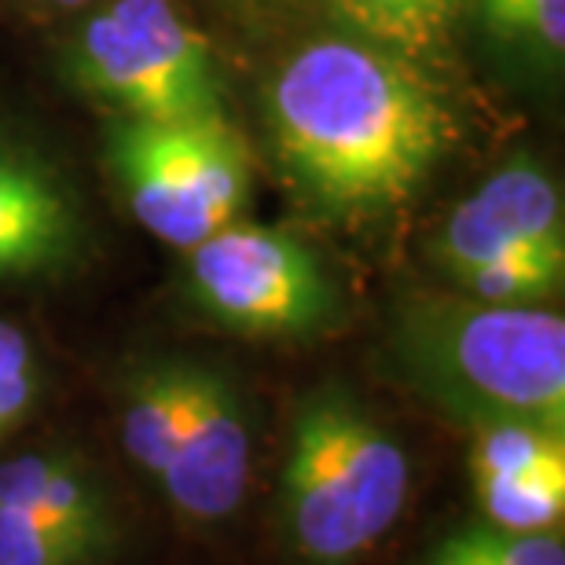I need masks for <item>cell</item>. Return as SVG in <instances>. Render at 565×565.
<instances>
[{"instance_id": "15", "label": "cell", "mask_w": 565, "mask_h": 565, "mask_svg": "<svg viewBox=\"0 0 565 565\" xmlns=\"http://www.w3.org/2000/svg\"><path fill=\"white\" fill-rule=\"evenodd\" d=\"M481 26L511 52L536 60L544 71L565 52V0H478Z\"/></svg>"}, {"instance_id": "2", "label": "cell", "mask_w": 565, "mask_h": 565, "mask_svg": "<svg viewBox=\"0 0 565 565\" xmlns=\"http://www.w3.org/2000/svg\"><path fill=\"white\" fill-rule=\"evenodd\" d=\"M404 379L459 419L565 429V320L540 305L415 298L393 320Z\"/></svg>"}, {"instance_id": "6", "label": "cell", "mask_w": 565, "mask_h": 565, "mask_svg": "<svg viewBox=\"0 0 565 565\" xmlns=\"http://www.w3.org/2000/svg\"><path fill=\"white\" fill-rule=\"evenodd\" d=\"M188 287L213 320L257 338L312 334L334 312V282L301 239L232 221L188 250Z\"/></svg>"}, {"instance_id": "5", "label": "cell", "mask_w": 565, "mask_h": 565, "mask_svg": "<svg viewBox=\"0 0 565 565\" xmlns=\"http://www.w3.org/2000/svg\"><path fill=\"white\" fill-rule=\"evenodd\" d=\"M66 66L115 118H224L217 55L173 0H107L77 30Z\"/></svg>"}, {"instance_id": "14", "label": "cell", "mask_w": 565, "mask_h": 565, "mask_svg": "<svg viewBox=\"0 0 565 565\" xmlns=\"http://www.w3.org/2000/svg\"><path fill=\"white\" fill-rule=\"evenodd\" d=\"M565 276V254L547 250H522L462 268L451 282L473 301L489 305H540L555 298Z\"/></svg>"}, {"instance_id": "13", "label": "cell", "mask_w": 565, "mask_h": 565, "mask_svg": "<svg viewBox=\"0 0 565 565\" xmlns=\"http://www.w3.org/2000/svg\"><path fill=\"white\" fill-rule=\"evenodd\" d=\"M184 375L188 364L147 367L126 390L121 408V445L147 473L162 478L173 459L180 423H184Z\"/></svg>"}, {"instance_id": "8", "label": "cell", "mask_w": 565, "mask_h": 565, "mask_svg": "<svg viewBox=\"0 0 565 565\" xmlns=\"http://www.w3.org/2000/svg\"><path fill=\"white\" fill-rule=\"evenodd\" d=\"M250 478V429L243 401L224 375L191 367L184 375V423L158 481L188 518H224L239 507Z\"/></svg>"}, {"instance_id": "19", "label": "cell", "mask_w": 565, "mask_h": 565, "mask_svg": "<svg viewBox=\"0 0 565 565\" xmlns=\"http://www.w3.org/2000/svg\"><path fill=\"white\" fill-rule=\"evenodd\" d=\"M41 4H52V8L74 11V8H85V4H93V0H41Z\"/></svg>"}, {"instance_id": "16", "label": "cell", "mask_w": 565, "mask_h": 565, "mask_svg": "<svg viewBox=\"0 0 565 565\" xmlns=\"http://www.w3.org/2000/svg\"><path fill=\"white\" fill-rule=\"evenodd\" d=\"M426 565H565L558 533H511L489 522L459 529Z\"/></svg>"}, {"instance_id": "10", "label": "cell", "mask_w": 565, "mask_h": 565, "mask_svg": "<svg viewBox=\"0 0 565 565\" xmlns=\"http://www.w3.org/2000/svg\"><path fill=\"white\" fill-rule=\"evenodd\" d=\"M82 243V206L66 177L26 147L0 143V279L60 273Z\"/></svg>"}, {"instance_id": "12", "label": "cell", "mask_w": 565, "mask_h": 565, "mask_svg": "<svg viewBox=\"0 0 565 565\" xmlns=\"http://www.w3.org/2000/svg\"><path fill=\"white\" fill-rule=\"evenodd\" d=\"M327 8L349 38L423 63L445 49L459 0H327Z\"/></svg>"}, {"instance_id": "3", "label": "cell", "mask_w": 565, "mask_h": 565, "mask_svg": "<svg viewBox=\"0 0 565 565\" xmlns=\"http://www.w3.org/2000/svg\"><path fill=\"white\" fill-rule=\"evenodd\" d=\"M412 489L404 448L364 404L320 390L294 415L282 507L305 558L349 562L397 522Z\"/></svg>"}, {"instance_id": "7", "label": "cell", "mask_w": 565, "mask_h": 565, "mask_svg": "<svg viewBox=\"0 0 565 565\" xmlns=\"http://www.w3.org/2000/svg\"><path fill=\"white\" fill-rule=\"evenodd\" d=\"M522 250L565 254L562 188L533 154L507 158L448 213L434 239V262L451 279L462 268Z\"/></svg>"}, {"instance_id": "1", "label": "cell", "mask_w": 565, "mask_h": 565, "mask_svg": "<svg viewBox=\"0 0 565 565\" xmlns=\"http://www.w3.org/2000/svg\"><path fill=\"white\" fill-rule=\"evenodd\" d=\"M265 118L282 177L342 221L404 206L451 143L448 107L423 66L349 33L282 60Z\"/></svg>"}, {"instance_id": "4", "label": "cell", "mask_w": 565, "mask_h": 565, "mask_svg": "<svg viewBox=\"0 0 565 565\" xmlns=\"http://www.w3.org/2000/svg\"><path fill=\"white\" fill-rule=\"evenodd\" d=\"M104 151L129 213L173 250H195L224 224L239 221L250 199V147L228 115L199 121L110 118Z\"/></svg>"}, {"instance_id": "18", "label": "cell", "mask_w": 565, "mask_h": 565, "mask_svg": "<svg viewBox=\"0 0 565 565\" xmlns=\"http://www.w3.org/2000/svg\"><path fill=\"white\" fill-rule=\"evenodd\" d=\"M41 390V371L22 327L0 320V437L26 419Z\"/></svg>"}, {"instance_id": "11", "label": "cell", "mask_w": 565, "mask_h": 565, "mask_svg": "<svg viewBox=\"0 0 565 565\" xmlns=\"http://www.w3.org/2000/svg\"><path fill=\"white\" fill-rule=\"evenodd\" d=\"M0 507H15L93 547L107 536L104 503L96 489L82 470L52 456H15L0 462Z\"/></svg>"}, {"instance_id": "9", "label": "cell", "mask_w": 565, "mask_h": 565, "mask_svg": "<svg viewBox=\"0 0 565 565\" xmlns=\"http://www.w3.org/2000/svg\"><path fill=\"white\" fill-rule=\"evenodd\" d=\"M470 473L484 522L558 533L565 518V429L533 419L473 423Z\"/></svg>"}, {"instance_id": "17", "label": "cell", "mask_w": 565, "mask_h": 565, "mask_svg": "<svg viewBox=\"0 0 565 565\" xmlns=\"http://www.w3.org/2000/svg\"><path fill=\"white\" fill-rule=\"evenodd\" d=\"M96 555L93 544L38 518L0 507V565H85Z\"/></svg>"}]
</instances>
